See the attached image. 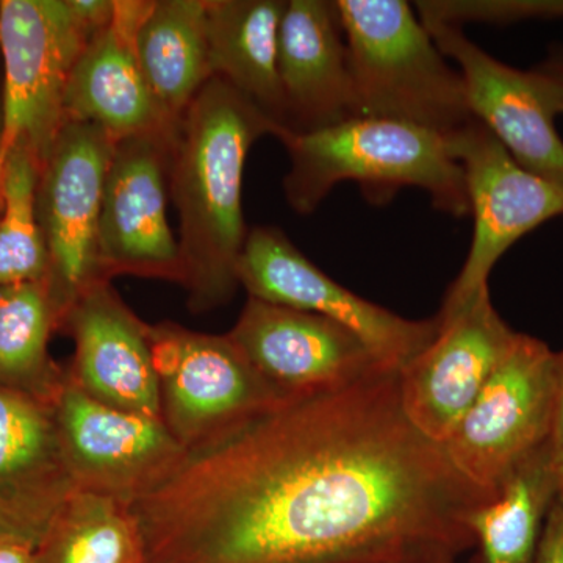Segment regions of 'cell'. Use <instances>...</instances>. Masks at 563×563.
I'll return each mask as SVG.
<instances>
[{"label":"cell","instance_id":"1","mask_svg":"<svg viewBox=\"0 0 563 563\" xmlns=\"http://www.w3.org/2000/svg\"><path fill=\"white\" fill-rule=\"evenodd\" d=\"M399 372L299 396L190 453L133 504L147 563H331L474 547L492 501L404 413Z\"/></svg>","mask_w":563,"mask_h":563},{"label":"cell","instance_id":"2","mask_svg":"<svg viewBox=\"0 0 563 563\" xmlns=\"http://www.w3.org/2000/svg\"><path fill=\"white\" fill-rule=\"evenodd\" d=\"M280 125L211 77L188 107L174 143L169 192L179 213V247L188 309L206 313L225 306L240 287V255L250 229L243 214L247 155Z\"/></svg>","mask_w":563,"mask_h":563},{"label":"cell","instance_id":"3","mask_svg":"<svg viewBox=\"0 0 563 563\" xmlns=\"http://www.w3.org/2000/svg\"><path fill=\"white\" fill-rule=\"evenodd\" d=\"M277 140L290 158L284 191L296 213H313L344 181L357 184L374 203L390 201L402 188H420L433 209L454 218L472 211L450 136L404 122L352 118L313 132L282 129Z\"/></svg>","mask_w":563,"mask_h":563},{"label":"cell","instance_id":"4","mask_svg":"<svg viewBox=\"0 0 563 563\" xmlns=\"http://www.w3.org/2000/svg\"><path fill=\"white\" fill-rule=\"evenodd\" d=\"M358 118L450 136L474 121L465 84L404 0H335Z\"/></svg>","mask_w":563,"mask_h":563},{"label":"cell","instance_id":"5","mask_svg":"<svg viewBox=\"0 0 563 563\" xmlns=\"http://www.w3.org/2000/svg\"><path fill=\"white\" fill-rule=\"evenodd\" d=\"M150 340L162 420L188 454L299 398L269 384L228 333L163 321L150 324Z\"/></svg>","mask_w":563,"mask_h":563},{"label":"cell","instance_id":"6","mask_svg":"<svg viewBox=\"0 0 563 563\" xmlns=\"http://www.w3.org/2000/svg\"><path fill=\"white\" fill-rule=\"evenodd\" d=\"M99 32L70 0H0V162L22 144L41 166L66 122L63 102L70 73Z\"/></svg>","mask_w":563,"mask_h":563},{"label":"cell","instance_id":"7","mask_svg":"<svg viewBox=\"0 0 563 563\" xmlns=\"http://www.w3.org/2000/svg\"><path fill=\"white\" fill-rule=\"evenodd\" d=\"M554 401L555 352L518 333L444 453L466 483L496 498L515 470L551 442Z\"/></svg>","mask_w":563,"mask_h":563},{"label":"cell","instance_id":"8","mask_svg":"<svg viewBox=\"0 0 563 563\" xmlns=\"http://www.w3.org/2000/svg\"><path fill=\"white\" fill-rule=\"evenodd\" d=\"M450 140L465 172L474 229L468 255L444 296L439 318L457 313L488 288L496 263L518 240L544 222L563 218L562 185L518 165L479 121L474 120Z\"/></svg>","mask_w":563,"mask_h":563},{"label":"cell","instance_id":"9","mask_svg":"<svg viewBox=\"0 0 563 563\" xmlns=\"http://www.w3.org/2000/svg\"><path fill=\"white\" fill-rule=\"evenodd\" d=\"M236 277L251 298L320 314L350 329L393 372H401L439 333L437 318L409 320L347 290L269 225L250 229Z\"/></svg>","mask_w":563,"mask_h":563},{"label":"cell","instance_id":"10","mask_svg":"<svg viewBox=\"0 0 563 563\" xmlns=\"http://www.w3.org/2000/svg\"><path fill=\"white\" fill-rule=\"evenodd\" d=\"M114 144L98 125L68 121L40 166L36 210L62 322L84 292L109 282L99 261V218Z\"/></svg>","mask_w":563,"mask_h":563},{"label":"cell","instance_id":"11","mask_svg":"<svg viewBox=\"0 0 563 563\" xmlns=\"http://www.w3.org/2000/svg\"><path fill=\"white\" fill-rule=\"evenodd\" d=\"M177 131L114 144L99 218V261L106 280L136 276L184 285L179 240L168 222Z\"/></svg>","mask_w":563,"mask_h":563},{"label":"cell","instance_id":"12","mask_svg":"<svg viewBox=\"0 0 563 563\" xmlns=\"http://www.w3.org/2000/svg\"><path fill=\"white\" fill-rule=\"evenodd\" d=\"M63 451L79 490L135 504L165 484L187 450L161 417L117 409L80 390L66 373L54 399Z\"/></svg>","mask_w":563,"mask_h":563},{"label":"cell","instance_id":"13","mask_svg":"<svg viewBox=\"0 0 563 563\" xmlns=\"http://www.w3.org/2000/svg\"><path fill=\"white\" fill-rule=\"evenodd\" d=\"M465 84L474 120L498 139L525 169L563 187V85L537 66L518 69L496 60L457 25L421 20Z\"/></svg>","mask_w":563,"mask_h":563},{"label":"cell","instance_id":"14","mask_svg":"<svg viewBox=\"0 0 563 563\" xmlns=\"http://www.w3.org/2000/svg\"><path fill=\"white\" fill-rule=\"evenodd\" d=\"M435 318L439 333L398 373V387L407 420L443 446L520 332L496 312L490 288L457 313Z\"/></svg>","mask_w":563,"mask_h":563},{"label":"cell","instance_id":"15","mask_svg":"<svg viewBox=\"0 0 563 563\" xmlns=\"http://www.w3.org/2000/svg\"><path fill=\"white\" fill-rule=\"evenodd\" d=\"M228 335L269 384L292 396L336 390L393 372L342 324L251 296Z\"/></svg>","mask_w":563,"mask_h":563},{"label":"cell","instance_id":"16","mask_svg":"<svg viewBox=\"0 0 563 563\" xmlns=\"http://www.w3.org/2000/svg\"><path fill=\"white\" fill-rule=\"evenodd\" d=\"M62 331L76 344L66 373L81 391L117 409L162 418L150 324L111 282L84 292L63 318Z\"/></svg>","mask_w":563,"mask_h":563},{"label":"cell","instance_id":"17","mask_svg":"<svg viewBox=\"0 0 563 563\" xmlns=\"http://www.w3.org/2000/svg\"><path fill=\"white\" fill-rule=\"evenodd\" d=\"M76 490L54 402L0 385V536L38 547Z\"/></svg>","mask_w":563,"mask_h":563},{"label":"cell","instance_id":"18","mask_svg":"<svg viewBox=\"0 0 563 563\" xmlns=\"http://www.w3.org/2000/svg\"><path fill=\"white\" fill-rule=\"evenodd\" d=\"M152 0H114L111 22L81 52L66 87L65 121L98 125L111 139L179 128L155 99L135 52V35Z\"/></svg>","mask_w":563,"mask_h":563},{"label":"cell","instance_id":"19","mask_svg":"<svg viewBox=\"0 0 563 563\" xmlns=\"http://www.w3.org/2000/svg\"><path fill=\"white\" fill-rule=\"evenodd\" d=\"M279 76L287 131H320L358 118L335 0H288L280 25Z\"/></svg>","mask_w":563,"mask_h":563},{"label":"cell","instance_id":"20","mask_svg":"<svg viewBox=\"0 0 563 563\" xmlns=\"http://www.w3.org/2000/svg\"><path fill=\"white\" fill-rule=\"evenodd\" d=\"M285 0H207L211 77L250 99L282 129L287 107L279 76Z\"/></svg>","mask_w":563,"mask_h":563},{"label":"cell","instance_id":"21","mask_svg":"<svg viewBox=\"0 0 563 563\" xmlns=\"http://www.w3.org/2000/svg\"><path fill=\"white\" fill-rule=\"evenodd\" d=\"M135 52L155 99L180 122L211 79L207 0H152Z\"/></svg>","mask_w":563,"mask_h":563},{"label":"cell","instance_id":"22","mask_svg":"<svg viewBox=\"0 0 563 563\" xmlns=\"http://www.w3.org/2000/svg\"><path fill=\"white\" fill-rule=\"evenodd\" d=\"M559 493L551 442L470 517L479 563H533L544 521Z\"/></svg>","mask_w":563,"mask_h":563},{"label":"cell","instance_id":"23","mask_svg":"<svg viewBox=\"0 0 563 563\" xmlns=\"http://www.w3.org/2000/svg\"><path fill=\"white\" fill-rule=\"evenodd\" d=\"M62 312L49 280L0 285V385L54 402L66 368L51 358Z\"/></svg>","mask_w":563,"mask_h":563},{"label":"cell","instance_id":"24","mask_svg":"<svg viewBox=\"0 0 563 563\" xmlns=\"http://www.w3.org/2000/svg\"><path fill=\"white\" fill-rule=\"evenodd\" d=\"M35 563H147L132 504L77 488L36 547Z\"/></svg>","mask_w":563,"mask_h":563},{"label":"cell","instance_id":"25","mask_svg":"<svg viewBox=\"0 0 563 563\" xmlns=\"http://www.w3.org/2000/svg\"><path fill=\"white\" fill-rule=\"evenodd\" d=\"M40 162L18 144L2 168L0 206V285L46 280L49 257L36 210Z\"/></svg>","mask_w":563,"mask_h":563},{"label":"cell","instance_id":"26","mask_svg":"<svg viewBox=\"0 0 563 563\" xmlns=\"http://www.w3.org/2000/svg\"><path fill=\"white\" fill-rule=\"evenodd\" d=\"M421 20L443 24H517L525 21H563V0H418Z\"/></svg>","mask_w":563,"mask_h":563},{"label":"cell","instance_id":"27","mask_svg":"<svg viewBox=\"0 0 563 563\" xmlns=\"http://www.w3.org/2000/svg\"><path fill=\"white\" fill-rule=\"evenodd\" d=\"M459 555L461 554L443 547L406 544L351 554L331 563H455Z\"/></svg>","mask_w":563,"mask_h":563},{"label":"cell","instance_id":"28","mask_svg":"<svg viewBox=\"0 0 563 563\" xmlns=\"http://www.w3.org/2000/svg\"><path fill=\"white\" fill-rule=\"evenodd\" d=\"M533 563H563V492L548 512Z\"/></svg>","mask_w":563,"mask_h":563},{"label":"cell","instance_id":"29","mask_svg":"<svg viewBox=\"0 0 563 563\" xmlns=\"http://www.w3.org/2000/svg\"><path fill=\"white\" fill-rule=\"evenodd\" d=\"M551 450H553L559 492H563V351L555 352V401Z\"/></svg>","mask_w":563,"mask_h":563},{"label":"cell","instance_id":"30","mask_svg":"<svg viewBox=\"0 0 563 563\" xmlns=\"http://www.w3.org/2000/svg\"><path fill=\"white\" fill-rule=\"evenodd\" d=\"M35 551L25 540L0 536V563H35Z\"/></svg>","mask_w":563,"mask_h":563},{"label":"cell","instance_id":"31","mask_svg":"<svg viewBox=\"0 0 563 563\" xmlns=\"http://www.w3.org/2000/svg\"><path fill=\"white\" fill-rule=\"evenodd\" d=\"M539 66L563 85V43L551 44L547 58Z\"/></svg>","mask_w":563,"mask_h":563},{"label":"cell","instance_id":"32","mask_svg":"<svg viewBox=\"0 0 563 563\" xmlns=\"http://www.w3.org/2000/svg\"><path fill=\"white\" fill-rule=\"evenodd\" d=\"M0 139H2V96H0Z\"/></svg>","mask_w":563,"mask_h":563},{"label":"cell","instance_id":"33","mask_svg":"<svg viewBox=\"0 0 563 563\" xmlns=\"http://www.w3.org/2000/svg\"><path fill=\"white\" fill-rule=\"evenodd\" d=\"M2 168H3V163L0 162V187H2ZM0 206H2V195H0Z\"/></svg>","mask_w":563,"mask_h":563}]
</instances>
